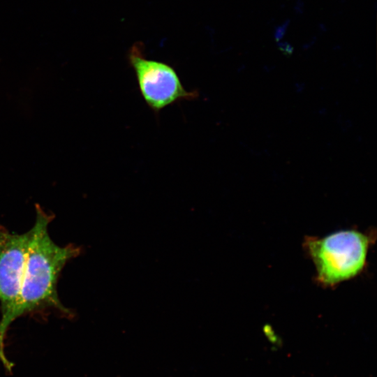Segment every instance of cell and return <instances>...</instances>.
<instances>
[{"mask_svg":"<svg viewBox=\"0 0 377 377\" xmlns=\"http://www.w3.org/2000/svg\"><path fill=\"white\" fill-rule=\"evenodd\" d=\"M279 50L286 56L293 54L294 48L293 45L287 41H279L277 43Z\"/></svg>","mask_w":377,"mask_h":377,"instance_id":"obj_6","label":"cell"},{"mask_svg":"<svg viewBox=\"0 0 377 377\" xmlns=\"http://www.w3.org/2000/svg\"><path fill=\"white\" fill-rule=\"evenodd\" d=\"M143 47L140 42L133 44L128 51V61L134 71L141 96L152 111L158 113L178 101L198 98V91H187L172 66L147 59Z\"/></svg>","mask_w":377,"mask_h":377,"instance_id":"obj_3","label":"cell"},{"mask_svg":"<svg viewBox=\"0 0 377 377\" xmlns=\"http://www.w3.org/2000/svg\"><path fill=\"white\" fill-rule=\"evenodd\" d=\"M290 24V20H286L281 24L278 25L274 30V38L277 42L280 41L285 36Z\"/></svg>","mask_w":377,"mask_h":377,"instance_id":"obj_5","label":"cell"},{"mask_svg":"<svg viewBox=\"0 0 377 377\" xmlns=\"http://www.w3.org/2000/svg\"><path fill=\"white\" fill-rule=\"evenodd\" d=\"M36 220L30 229L31 238L18 304L13 314L22 315L44 306L68 311L61 304L57 291L59 274L66 263L78 256L75 245L57 244L50 237L48 226L53 219L40 206H36Z\"/></svg>","mask_w":377,"mask_h":377,"instance_id":"obj_1","label":"cell"},{"mask_svg":"<svg viewBox=\"0 0 377 377\" xmlns=\"http://www.w3.org/2000/svg\"><path fill=\"white\" fill-rule=\"evenodd\" d=\"M0 360L3 361V363L6 367L8 369H10V363L7 360L3 353V341L0 338Z\"/></svg>","mask_w":377,"mask_h":377,"instance_id":"obj_7","label":"cell"},{"mask_svg":"<svg viewBox=\"0 0 377 377\" xmlns=\"http://www.w3.org/2000/svg\"><path fill=\"white\" fill-rule=\"evenodd\" d=\"M31 230L25 233L11 232L0 226V303L2 317L0 338L14 320L25 269Z\"/></svg>","mask_w":377,"mask_h":377,"instance_id":"obj_4","label":"cell"},{"mask_svg":"<svg viewBox=\"0 0 377 377\" xmlns=\"http://www.w3.org/2000/svg\"><path fill=\"white\" fill-rule=\"evenodd\" d=\"M371 242L366 233L350 230L323 238L307 237L304 246L315 265L317 281L334 286L362 271Z\"/></svg>","mask_w":377,"mask_h":377,"instance_id":"obj_2","label":"cell"},{"mask_svg":"<svg viewBox=\"0 0 377 377\" xmlns=\"http://www.w3.org/2000/svg\"><path fill=\"white\" fill-rule=\"evenodd\" d=\"M319 27H320V29L321 31H326V28H325V27L324 26L323 24H319Z\"/></svg>","mask_w":377,"mask_h":377,"instance_id":"obj_9","label":"cell"},{"mask_svg":"<svg viewBox=\"0 0 377 377\" xmlns=\"http://www.w3.org/2000/svg\"><path fill=\"white\" fill-rule=\"evenodd\" d=\"M304 2L302 0H297L294 6V10L297 15H301L304 12Z\"/></svg>","mask_w":377,"mask_h":377,"instance_id":"obj_8","label":"cell"}]
</instances>
